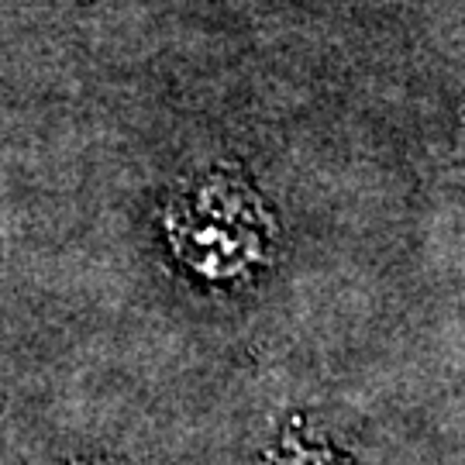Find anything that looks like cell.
<instances>
[{
  "instance_id": "obj_1",
  "label": "cell",
  "mask_w": 465,
  "mask_h": 465,
  "mask_svg": "<svg viewBox=\"0 0 465 465\" xmlns=\"http://www.w3.org/2000/svg\"><path fill=\"white\" fill-rule=\"evenodd\" d=\"M176 259L200 280H238L276 249V221L255 186L234 169H211L183 183L166 207Z\"/></svg>"
},
{
  "instance_id": "obj_2",
  "label": "cell",
  "mask_w": 465,
  "mask_h": 465,
  "mask_svg": "<svg viewBox=\"0 0 465 465\" xmlns=\"http://www.w3.org/2000/svg\"><path fill=\"white\" fill-rule=\"evenodd\" d=\"M266 465H351L341 451L324 441H307L300 434H282L280 449L269 451Z\"/></svg>"
},
{
  "instance_id": "obj_3",
  "label": "cell",
  "mask_w": 465,
  "mask_h": 465,
  "mask_svg": "<svg viewBox=\"0 0 465 465\" xmlns=\"http://www.w3.org/2000/svg\"><path fill=\"white\" fill-rule=\"evenodd\" d=\"M73 465H117V462H73Z\"/></svg>"
}]
</instances>
